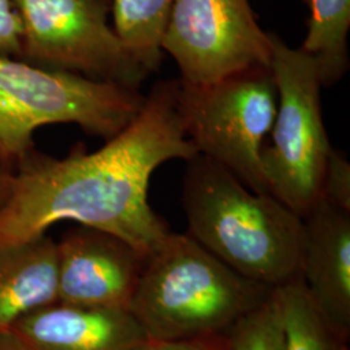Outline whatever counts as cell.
Here are the masks:
<instances>
[{
    "label": "cell",
    "instance_id": "6da1fadb",
    "mask_svg": "<svg viewBox=\"0 0 350 350\" xmlns=\"http://www.w3.org/2000/svg\"><path fill=\"white\" fill-rule=\"evenodd\" d=\"M178 88L179 81L157 82L137 118L100 150L77 147L65 159L30 150L0 209V250L62 221L111 234L144 258L157 250L172 231L150 208V176L166 161L199 153L185 131Z\"/></svg>",
    "mask_w": 350,
    "mask_h": 350
},
{
    "label": "cell",
    "instance_id": "7a4b0ae2",
    "mask_svg": "<svg viewBox=\"0 0 350 350\" xmlns=\"http://www.w3.org/2000/svg\"><path fill=\"white\" fill-rule=\"evenodd\" d=\"M182 204L188 235L240 275L275 288L301 276L304 219L198 153L187 161Z\"/></svg>",
    "mask_w": 350,
    "mask_h": 350
},
{
    "label": "cell",
    "instance_id": "3957f363",
    "mask_svg": "<svg viewBox=\"0 0 350 350\" xmlns=\"http://www.w3.org/2000/svg\"><path fill=\"white\" fill-rule=\"evenodd\" d=\"M273 288L240 275L189 235L170 232L146 258L129 312L146 338H219Z\"/></svg>",
    "mask_w": 350,
    "mask_h": 350
},
{
    "label": "cell",
    "instance_id": "277c9868",
    "mask_svg": "<svg viewBox=\"0 0 350 350\" xmlns=\"http://www.w3.org/2000/svg\"><path fill=\"white\" fill-rule=\"evenodd\" d=\"M138 88L0 55V159L20 161L39 127L75 124L112 139L143 109Z\"/></svg>",
    "mask_w": 350,
    "mask_h": 350
},
{
    "label": "cell",
    "instance_id": "5b68a950",
    "mask_svg": "<svg viewBox=\"0 0 350 350\" xmlns=\"http://www.w3.org/2000/svg\"><path fill=\"white\" fill-rule=\"evenodd\" d=\"M270 70L278 88V109L261 152L269 192L305 217L322 198L332 152L321 108V77L313 59L269 33Z\"/></svg>",
    "mask_w": 350,
    "mask_h": 350
},
{
    "label": "cell",
    "instance_id": "8992f818",
    "mask_svg": "<svg viewBox=\"0 0 350 350\" xmlns=\"http://www.w3.org/2000/svg\"><path fill=\"white\" fill-rule=\"evenodd\" d=\"M178 103L186 135L200 154L252 191L270 193L261 163L278 109L270 68H250L204 85L179 79Z\"/></svg>",
    "mask_w": 350,
    "mask_h": 350
},
{
    "label": "cell",
    "instance_id": "52a82bcc",
    "mask_svg": "<svg viewBox=\"0 0 350 350\" xmlns=\"http://www.w3.org/2000/svg\"><path fill=\"white\" fill-rule=\"evenodd\" d=\"M21 60L138 88L150 75L109 23L111 0H13Z\"/></svg>",
    "mask_w": 350,
    "mask_h": 350
},
{
    "label": "cell",
    "instance_id": "ba28073f",
    "mask_svg": "<svg viewBox=\"0 0 350 350\" xmlns=\"http://www.w3.org/2000/svg\"><path fill=\"white\" fill-rule=\"evenodd\" d=\"M163 51L180 70V81L204 85L250 68H270L269 33L258 25L248 0H174Z\"/></svg>",
    "mask_w": 350,
    "mask_h": 350
},
{
    "label": "cell",
    "instance_id": "9c48e42d",
    "mask_svg": "<svg viewBox=\"0 0 350 350\" xmlns=\"http://www.w3.org/2000/svg\"><path fill=\"white\" fill-rule=\"evenodd\" d=\"M146 258L121 239L79 226L57 243V302L129 310Z\"/></svg>",
    "mask_w": 350,
    "mask_h": 350
},
{
    "label": "cell",
    "instance_id": "30bf717a",
    "mask_svg": "<svg viewBox=\"0 0 350 350\" xmlns=\"http://www.w3.org/2000/svg\"><path fill=\"white\" fill-rule=\"evenodd\" d=\"M301 276L327 323L350 336V217L323 196L304 218Z\"/></svg>",
    "mask_w": 350,
    "mask_h": 350
},
{
    "label": "cell",
    "instance_id": "8fae6325",
    "mask_svg": "<svg viewBox=\"0 0 350 350\" xmlns=\"http://www.w3.org/2000/svg\"><path fill=\"white\" fill-rule=\"evenodd\" d=\"M27 350H133L147 340L129 310L55 302L11 328Z\"/></svg>",
    "mask_w": 350,
    "mask_h": 350
},
{
    "label": "cell",
    "instance_id": "7c38bea8",
    "mask_svg": "<svg viewBox=\"0 0 350 350\" xmlns=\"http://www.w3.org/2000/svg\"><path fill=\"white\" fill-rule=\"evenodd\" d=\"M57 302V243L47 234L0 250V332Z\"/></svg>",
    "mask_w": 350,
    "mask_h": 350
},
{
    "label": "cell",
    "instance_id": "4fadbf2b",
    "mask_svg": "<svg viewBox=\"0 0 350 350\" xmlns=\"http://www.w3.org/2000/svg\"><path fill=\"white\" fill-rule=\"evenodd\" d=\"M308 34L301 50L317 64L322 86L338 82L349 66L350 0H308Z\"/></svg>",
    "mask_w": 350,
    "mask_h": 350
},
{
    "label": "cell",
    "instance_id": "5bb4252c",
    "mask_svg": "<svg viewBox=\"0 0 350 350\" xmlns=\"http://www.w3.org/2000/svg\"><path fill=\"white\" fill-rule=\"evenodd\" d=\"M174 0H111L116 34L148 73L163 60V38Z\"/></svg>",
    "mask_w": 350,
    "mask_h": 350
},
{
    "label": "cell",
    "instance_id": "9a60e30c",
    "mask_svg": "<svg viewBox=\"0 0 350 350\" xmlns=\"http://www.w3.org/2000/svg\"><path fill=\"white\" fill-rule=\"evenodd\" d=\"M284 350H349L312 300L302 276L273 288Z\"/></svg>",
    "mask_w": 350,
    "mask_h": 350
},
{
    "label": "cell",
    "instance_id": "2e32d148",
    "mask_svg": "<svg viewBox=\"0 0 350 350\" xmlns=\"http://www.w3.org/2000/svg\"><path fill=\"white\" fill-rule=\"evenodd\" d=\"M221 350H284V336L273 291L222 336Z\"/></svg>",
    "mask_w": 350,
    "mask_h": 350
},
{
    "label": "cell",
    "instance_id": "e0dca14e",
    "mask_svg": "<svg viewBox=\"0 0 350 350\" xmlns=\"http://www.w3.org/2000/svg\"><path fill=\"white\" fill-rule=\"evenodd\" d=\"M322 196L340 209L350 212V165L336 150H332L327 163Z\"/></svg>",
    "mask_w": 350,
    "mask_h": 350
},
{
    "label": "cell",
    "instance_id": "ac0fdd59",
    "mask_svg": "<svg viewBox=\"0 0 350 350\" xmlns=\"http://www.w3.org/2000/svg\"><path fill=\"white\" fill-rule=\"evenodd\" d=\"M21 21L13 0H0V55L21 59Z\"/></svg>",
    "mask_w": 350,
    "mask_h": 350
},
{
    "label": "cell",
    "instance_id": "d6986e66",
    "mask_svg": "<svg viewBox=\"0 0 350 350\" xmlns=\"http://www.w3.org/2000/svg\"><path fill=\"white\" fill-rule=\"evenodd\" d=\"M222 336L187 341H153L147 338L133 350H221Z\"/></svg>",
    "mask_w": 350,
    "mask_h": 350
},
{
    "label": "cell",
    "instance_id": "ffe728a7",
    "mask_svg": "<svg viewBox=\"0 0 350 350\" xmlns=\"http://www.w3.org/2000/svg\"><path fill=\"white\" fill-rule=\"evenodd\" d=\"M14 173L10 163L0 159V209L5 205L12 193Z\"/></svg>",
    "mask_w": 350,
    "mask_h": 350
},
{
    "label": "cell",
    "instance_id": "44dd1931",
    "mask_svg": "<svg viewBox=\"0 0 350 350\" xmlns=\"http://www.w3.org/2000/svg\"><path fill=\"white\" fill-rule=\"evenodd\" d=\"M0 350H27L12 331L0 332Z\"/></svg>",
    "mask_w": 350,
    "mask_h": 350
}]
</instances>
